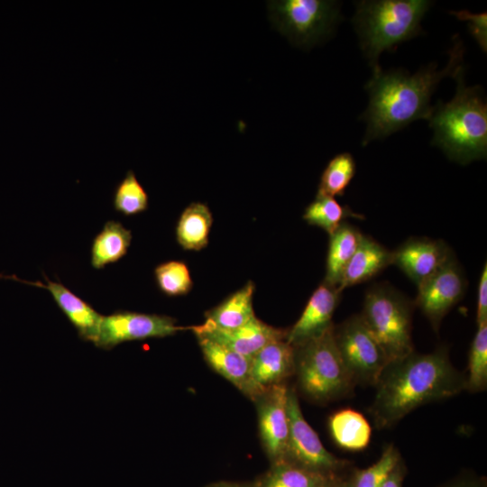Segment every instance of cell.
Wrapping results in <instances>:
<instances>
[{
    "mask_svg": "<svg viewBox=\"0 0 487 487\" xmlns=\"http://www.w3.org/2000/svg\"><path fill=\"white\" fill-rule=\"evenodd\" d=\"M334 336L354 384L374 386L389 361L361 315H354L339 326H334Z\"/></svg>",
    "mask_w": 487,
    "mask_h": 487,
    "instance_id": "obj_8",
    "label": "cell"
},
{
    "mask_svg": "<svg viewBox=\"0 0 487 487\" xmlns=\"http://www.w3.org/2000/svg\"><path fill=\"white\" fill-rule=\"evenodd\" d=\"M289 388L285 382L266 389L254 401L259 432L271 464L285 461L288 452L289 420Z\"/></svg>",
    "mask_w": 487,
    "mask_h": 487,
    "instance_id": "obj_12",
    "label": "cell"
},
{
    "mask_svg": "<svg viewBox=\"0 0 487 487\" xmlns=\"http://www.w3.org/2000/svg\"><path fill=\"white\" fill-rule=\"evenodd\" d=\"M0 278L14 280L22 283L48 290L59 308L66 316L77 330L80 339L94 342L96 339L103 315L98 313L90 304L77 296L62 283L50 280L45 275L46 283L41 281L23 280L14 275H1Z\"/></svg>",
    "mask_w": 487,
    "mask_h": 487,
    "instance_id": "obj_15",
    "label": "cell"
},
{
    "mask_svg": "<svg viewBox=\"0 0 487 487\" xmlns=\"http://www.w3.org/2000/svg\"><path fill=\"white\" fill-rule=\"evenodd\" d=\"M340 294L337 288L325 282L320 284L310 296L299 318L288 329L287 342L295 347L332 326Z\"/></svg>",
    "mask_w": 487,
    "mask_h": 487,
    "instance_id": "obj_17",
    "label": "cell"
},
{
    "mask_svg": "<svg viewBox=\"0 0 487 487\" xmlns=\"http://www.w3.org/2000/svg\"><path fill=\"white\" fill-rule=\"evenodd\" d=\"M401 458L399 449L392 444L388 445L373 464L364 469L351 470L348 476L350 487H382L390 473Z\"/></svg>",
    "mask_w": 487,
    "mask_h": 487,
    "instance_id": "obj_29",
    "label": "cell"
},
{
    "mask_svg": "<svg viewBox=\"0 0 487 487\" xmlns=\"http://www.w3.org/2000/svg\"><path fill=\"white\" fill-rule=\"evenodd\" d=\"M341 4L331 0L268 1L273 26L296 47L310 48L331 35Z\"/></svg>",
    "mask_w": 487,
    "mask_h": 487,
    "instance_id": "obj_7",
    "label": "cell"
},
{
    "mask_svg": "<svg viewBox=\"0 0 487 487\" xmlns=\"http://www.w3.org/2000/svg\"><path fill=\"white\" fill-rule=\"evenodd\" d=\"M361 317L384 351L388 361L412 352V305L389 285H376L365 294Z\"/></svg>",
    "mask_w": 487,
    "mask_h": 487,
    "instance_id": "obj_6",
    "label": "cell"
},
{
    "mask_svg": "<svg viewBox=\"0 0 487 487\" xmlns=\"http://www.w3.org/2000/svg\"><path fill=\"white\" fill-rule=\"evenodd\" d=\"M487 322V263H484L482 268L479 286H478V298H477V311H476V323L477 326Z\"/></svg>",
    "mask_w": 487,
    "mask_h": 487,
    "instance_id": "obj_34",
    "label": "cell"
},
{
    "mask_svg": "<svg viewBox=\"0 0 487 487\" xmlns=\"http://www.w3.org/2000/svg\"><path fill=\"white\" fill-rule=\"evenodd\" d=\"M436 487H487V482L483 476L464 471Z\"/></svg>",
    "mask_w": 487,
    "mask_h": 487,
    "instance_id": "obj_33",
    "label": "cell"
},
{
    "mask_svg": "<svg viewBox=\"0 0 487 487\" xmlns=\"http://www.w3.org/2000/svg\"><path fill=\"white\" fill-rule=\"evenodd\" d=\"M188 328L178 326L175 318L166 315L117 310L103 316L94 345L111 350L124 342L163 338Z\"/></svg>",
    "mask_w": 487,
    "mask_h": 487,
    "instance_id": "obj_10",
    "label": "cell"
},
{
    "mask_svg": "<svg viewBox=\"0 0 487 487\" xmlns=\"http://www.w3.org/2000/svg\"><path fill=\"white\" fill-rule=\"evenodd\" d=\"M355 170V161L351 153L336 154L324 169L317 194L332 198L343 196L354 177Z\"/></svg>",
    "mask_w": 487,
    "mask_h": 487,
    "instance_id": "obj_27",
    "label": "cell"
},
{
    "mask_svg": "<svg viewBox=\"0 0 487 487\" xmlns=\"http://www.w3.org/2000/svg\"><path fill=\"white\" fill-rule=\"evenodd\" d=\"M288 412L289 432L286 462L330 475H345L351 472L350 463L327 451L307 422L294 389H289Z\"/></svg>",
    "mask_w": 487,
    "mask_h": 487,
    "instance_id": "obj_9",
    "label": "cell"
},
{
    "mask_svg": "<svg viewBox=\"0 0 487 487\" xmlns=\"http://www.w3.org/2000/svg\"><path fill=\"white\" fill-rule=\"evenodd\" d=\"M294 349V374L308 398L328 402L346 396L354 389L355 384L335 345L334 325Z\"/></svg>",
    "mask_w": 487,
    "mask_h": 487,
    "instance_id": "obj_5",
    "label": "cell"
},
{
    "mask_svg": "<svg viewBox=\"0 0 487 487\" xmlns=\"http://www.w3.org/2000/svg\"><path fill=\"white\" fill-rule=\"evenodd\" d=\"M370 413L378 428L391 427L413 409L466 390V376L452 364L447 349L411 354L389 362L375 383Z\"/></svg>",
    "mask_w": 487,
    "mask_h": 487,
    "instance_id": "obj_2",
    "label": "cell"
},
{
    "mask_svg": "<svg viewBox=\"0 0 487 487\" xmlns=\"http://www.w3.org/2000/svg\"><path fill=\"white\" fill-rule=\"evenodd\" d=\"M254 289L253 282L249 280L219 305L206 312V320L201 325L214 329L233 330L246 324L255 317L253 308Z\"/></svg>",
    "mask_w": 487,
    "mask_h": 487,
    "instance_id": "obj_20",
    "label": "cell"
},
{
    "mask_svg": "<svg viewBox=\"0 0 487 487\" xmlns=\"http://www.w3.org/2000/svg\"><path fill=\"white\" fill-rule=\"evenodd\" d=\"M362 235L358 229L346 222L329 235L326 276L323 282L338 289L343 272L356 251Z\"/></svg>",
    "mask_w": 487,
    "mask_h": 487,
    "instance_id": "obj_24",
    "label": "cell"
},
{
    "mask_svg": "<svg viewBox=\"0 0 487 487\" xmlns=\"http://www.w3.org/2000/svg\"><path fill=\"white\" fill-rule=\"evenodd\" d=\"M295 349L286 339L269 343L251 359L254 381L264 391L294 374Z\"/></svg>",
    "mask_w": 487,
    "mask_h": 487,
    "instance_id": "obj_18",
    "label": "cell"
},
{
    "mask_svg": "<svg viewBox=\"0 0 487 487\" xmlns=\"http://www.w3.org/2000/svg\"><path fill=\"white\" fill-rule=\"evenodd\" d=\"M392 252L368 235H362L360 243L347 263L338 286L345 289L371 280L391 264Z\"/></svg>",
    "mask_w": 487,
    "mask_h": 487,
    "instance_id": "obj_19",
    "label": "cell"
},
{
    "mask_svg": "<svg viewBox=\"0 0 487 487\" xmlns=\"http://www.w3.org/2000/svg\"><path fill=\"white\" fill-rule=\"evenodd\" d=\"M463 41L456 34L448 63L441 70L433 62L412 75L403 69L372 70L365 85L369 103L362 115L366 123L363 145L383 139L416 120H428L433 111L432 94L443 78L453 77L463 67Z\"/></svg>",
    "mask_w": 487,
    "mask_h": 487,
    "instance_id": "obj_1",
    "label": "cell"
},
{
    "mask_svg": "<svg viewBox=\"0 0 487 487\" xmlns=\"http://www.w3.org/2000/svg\"><path fill=\"white\" fill-rule=\"evenodd\" d=\"M453 78L455 96L447 103L438 101L428 119L432 144L450 160L467 164L487 155V103L480 86H466L464 67Z\"/></svg>",
    "mask_w": 487,
    "mask_h": 487,
    "instance_id": "obj_3",
    "label": "cell"
},
{
    "mask_svg": "<svg viewBox=\"0 0 487 487\" xmlns=\"http://www.w3.org/2000/svg\"><path fill=\"white\" fill-rule=\"evenodd\" d=\"M349 473L345 477H344V478L338 480L337 482H335L330 487H350V483H349V480H348Z\"/></svg>",
    "mask_w": 487,
    "mask_h": 487,
    "instance_id": "obj_37",
    "label": "cell"
},
{
    "mask_svg": "<svg viewBox=\"0 0 487 487\" xmlns=\"http://www.w3.org/2000/svg\"><path fill=\"white\" fill-rule=\"evenodd\" d=\"M196 337L207 363L254 402L264 390L252 376L251 359L207 336Z\"/></svg>",
    "mask_w": 487,
    "mask_h": 487,
    "instance_id": "obj_14",
    "label": "cell"
},
{
    "mask_svg": "<svg viewBox=\"0 0 487 487\" xmlns=\"http://www.w3.org/2000/svg\"><path fill=\"white\" fill-rule=\"evenodd\" d=\"M202 487H259L256 481L236 482V481H218L207 483Z\"/></svg>",
    "mask_w": 487,
    "mask_h": 487,
    "instance_id": "obj_36",
    "label": "cell"
},
{
    "mask_svg": "<svg viewBox=\"0 0 487 487\" xmlns=\"http://www.w3.org/2000/svg\"><path fill=\"white\" fill-rule=\"evenodd\" d=\"M347 217L361 218L348 207L340 205L335 198L317 194L315 199L306 207L303 219L311 225L326 231L329 235L334 234Z\"/></svg>",
    "mask_w": 487,
    "mask_h": 487,
    "instance_id": "obj_26",
    "label": "cell"
},
{
    "mask_svg": "<svg viewBox=\"0 0 487 487\" xmlns=\"http://www.w3.org/2000/svg\"><path fill=\"white\" fill-rule=\"evenodd\" d=\"M487 387V322L477 326L471 344L468 359L466 390L472 392L484 391Z\"/></svg>",
    "mask_w": 487,
    "mask_h": 487,
    "instance_id": "obj_30",
    "label": "cell"
},
{
    "mask_svg": "<svg viewBox=\"0 0 487 487\" xmlns=\"http://www.w3.org/2000/svg\"><path fill=\"white\" fill-rule=\"evenodd\" d=\"M458 20L467 23L469 32L482 51H487V14H473L467 10L450 11Z\"/></svg>",
    "mask_w": 487,
    "mask_h": 487,
    "instance_id": "obj_32",
    "label": "cell"
},
{
    "mask_svg": "<svg viewBox=\"0 0 487 487\" xmlns=\"http://www.w3.org/2000/svg\"><path fill=\"white\" fill-rule=\"evenodd\" d=\"M453 255L449 246L442 240L409 238L392 252L391 264L418 286Z\"/></svg>",
    "mask_w": 487,
    "mask_h": 487,
    "instance_id": "obj_13",
    "label": "cell"
},
{
    "mask_svg": "<svg viewBox=\"0 0 487 487\" xmlns=\"http://www.w3.org/2000/svg\"><path fill=\"white\" fill-rule=\"evenodd\" d=\"M432 5L427 0H362L355 2L353 25L360 48L372 70L383 51L421 32L420 23Z\"/></svg>",
    "mask_w": 487,
    "mask_h": 487,
    "instance_id": "obj_4",
    "label": "cell"
},
{
    "mask_svg": "<svg viewBox=\"0 0 487 487\" xmlns=\"http://www.w3.org/2000/svg\"><path fill=\"white\" fill-rule=\"evenodd\" d=\"M406 473L407 468L401 458L390 473L382 487H402Z\"/></svg>",
    "mask_w": 487,
    "mask_h": 487,
    "instance_id": "obj_35",
    "label": "cell"
},
{
    "mask_svg": "<svg viewBox=\"0 0 487 487\" xmlns=\"http://www.w3.org/2000/svg\"><path fill=\"white\" fill-rule=\"evenodd\" d=\"M132 232L122 223L109 220L94 237L90 249V263L96 270L121 260L128 252Z\"/></svg>",
    "mask_w": 487,
    "mask_h": 487,
    "instance_id": "obj_22",
    "label": "cell"
},
{
    "mask_svg": "<svg viewBox=\"0 0 487 487\" xmlns=\"http://www.w3.org/2000/svg\"><path fill=\"white\" fill-rule=\"evenodd\" d=\"M329 429L335 442L342 448L358 451L365 448L371 438L372 428L363 414L344 409L329 418Z\"/></svg>",
    "mask_w": 487,
    "mask_h": 487,
    "instance_id": "obj_25",
    "label": "cell"
},
{
    "mask_svg": "<svg viewBox=\"0 0 487 487\" xmlns=\"http://www.w3.org/2000/svg\"><path fill=\"white\" fill-rule=\"evenodd\" d=\"M154 278L159 289L169 297L186 295L193 287L188 267L182 261L160 263L154 269Z\"/></svg>",
    "mask_w": 487,
    "mask_h": 487,
    "instance_id": "obj_31",
    "label": "cell"
},
{
    "mask_svg": "<svg viewBox=\"0 0 487 487\" xmlns=\"http://www.w3.org/2000/svg\"><path fill=\"white\" fill-rule=\"evenodd\" d=\"M195 335L213 339L250 359L271 342L286 339L288 329L271 326L256 317L233 330H219L203 325L190 326Z\"/></svg>",
    "mask_w": 487,
    "mask_h": 487,
    "instance_id": "obj_16",
    "label": "cell"
},
{
    "mask_svg": "<svg viewBox=\"0 0 487 487\" xmlns=\"http://www.w3.org/2000/svg\"><path fill=\"white\" fill-rule=\"evenodd\" d=\"M466 280L453 255L438 271L418 286L415 304L437 332L442 319L463 298Z\"/></svg>",
    "mask_w": 487,
    "mask_h": 487,
    "instance_id": "obj_11",
    "label": "cell"
},
{
    "mask_svg": "<svg viewBox=\"0 0 487 487\" xmlns=\"http://www.w3.org/2000/svg\"><path fill=\"white\" fill-rule=\"evenodd\" d=\"M113 206L116 212L131 216L144 212L149 207V196L133 170H128L116 185Z\"/></svg>",
    "mask_w": 487,
    "mask_h": 487,
    "instance_id": "obj_28",
    "label": "cell"
},
{
    "mask_svg": "<svg viewBox=\"0 0 487 487\" xmlns=\"http://www.w3.org/2000/svg\"><path fill=\"white\" fill-rule=\"evenodd\" d=\"M213 223L208 206L202 202L190 203L181 212L176 225V239L186 251H200L208 244Z\"/></svg>",
    "mask_w": 487,
    "mask_h": 487,
    "instance_id": "obj_23",
    "label": "cell"
},
{
    "mask_svg": "<svg viewBox=\"0 0 487 487\" xmlns=\"http://www.w3.org/2000/svg\"><path fill=\"white\" fill-rule=\"evenodd\" d=\"M345 475H330L281 461L255 479L259 487H330Z\"/></svg>",
    "mask_w": 487,
    "mask_h": 487,
    "instance_id": "obj_21",
    "label": "cell"
}]
</instances>
